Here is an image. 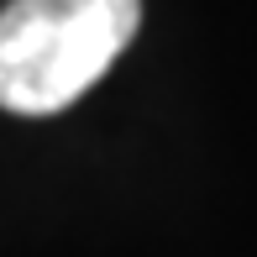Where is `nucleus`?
<instances>
[{
	"label": "nucleus",
	"instance_id": "obj_1",
	"mask_svg": "<svg viewBox=\"0 0 257 257\" xmlns=\"http://www.w3.org/2000/svg\"><path fill=\"white\" fill-rule=\"evenodd\" d=\"M142 0H11L0 11V110L58 115L126 53Z\"/></svg>",
	"mask_w": 257,
	"mask_h": 257
}]
</instances>
